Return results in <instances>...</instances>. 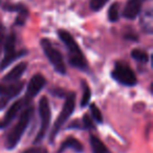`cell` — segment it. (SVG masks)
Wrapping results in <instances>:
<instances>
[{
	"label": "cell",
	"mask_w": 153,
	"mask_h": 153,
	"mask_svg": "<svg viewBox=\"0 0 153 153\" xmlns=\"http://www.w3.org/2000/svg\"><path fill=\"white\" fill-rule=\"evenodd\" d=\"M90 146L92 153H111L105 144L96 135H90Z\"/></svg>",
	"instance_id": "obj_14"
},
{
	"label": "cell",
	"mask_w": 153,
	"mask_h": 153,
	"mask_svg": "<svg viewBox=\"0 0 153 153\" xmlns=\"http://www.w3.org/2000/svg\"><path fill=\"white\" fill-rule=\"evenodd\" d=\"M3 9L9 12H18L19 13V12H21L22 10L26 9V7L22 4H4Z\"/></svg>",
	"instance_id": "obj_22"
},
{
	"label": "cell",
	"mask_w": 153,
	"mask_h": 153,
	"mask_svg": "<svg viewBox=\"0 0 153 153\" xmlns=\"http://www.w3.org/2000/svg\"><path fill=\"white\" fill-rule=\"evenodd\" d=\"M47 149L45 147H41V146H35L32 147V148L27 149V150L23 151L22 153H47Z\"/></svg>",
	"instance_id": "obj_24"
},
{
	"label": "cell",
	"mask_w": 153,
	"mask_h": 153,
	"mask_svg": "<svg viewBox=\"0 0 153 153\" xmlns=\"http://www.w3.org/2000/svg\"><path fill=\"white\" fill-rule=\"evenodd\" d=\"M39 114H40V129H39L38 133H37L36 137L34 140V144H39L43 140L45 137V134L47 132V129L49 127V123H51V107H49V103L47 98L42 97L39 101Z\"/></svg>",
	"instance_id": "obj_4"
},
{
	"label": "cell",
	"mask_w": 153,
	"mask_h": 153,
	"mask_svg": "<svg viewBox=\"0 0 153 153\" xmlns=\"http://www.w3.org/2000/svg\"><path fill=\"white\" fill-rule=\"evenodd\" d=\"M82 88H83V96H82L81 100V107H85L86 105H88L91 98V91L90 88L88 86V84L85 81H82Z\"/></svg>",
	"instance_id": "obj_16"
},
{
	"label": "cell",
	"mask_w": 153,
	"mask_h": 153,
	"mask_svg": "<svg viewBox=\"0 0 153 153\" xmlns=\"http://www.w3.org/2000/svg\"><path fill=\"white\" fill-rule=\"evenodd\" d=\"M131 57L134 60H136L138 62H142V63H146L149 60L148 53L145 51H142V49H133L131 51Z\"/></svg>",
	"instance_id": "obj_17"
},
{
	"label": "cell",
	"mask_w": 153,
	"mask_h": 153,
	"mask_svg": "<svg viewBox=\"0 0 153 153\" xmlns=\"http://www.w3.org/2000/svg\"><path fill=\"white\" fill-rule=\"evenodd\" d=\"M142 9V0H128L124 9L123 16L127 19L133 20L138 16Z\"/></svg>",
	"instance_id": "obj_12"
},
{
	"label": "cell",
	"mask_w": 153,
	"mask_h": 153,
	"mask_svg": "<svg viewBox=\"0 0 153 153\" xmlns=\"http://www.w3.org/2000/svg\"><path fill=\"white\" fill-rule=\"evenodd\" d=\"M66 149H71L74 152H78V153H81L84 151V147H83V145H82V143L80 142L79 140L72 137V136L67 137L62 143L61 147H60V149H59V153L64 152Z\"/></svg>",
	"instance_id": "obj_13"
},
{
	"label": "cell",
	"mask_w": 153,
	"mask_h": 153,
	"mask_svg": "<svg viewBox=\"0 0 153 153\" xmlns=\"http://www.w3.org/2000/svg\"><path fill=\"white\" fill-rule=\"evenodd\" d=\"M83 128L84 129H92V128H94V122H92V120L90 119V117L89 115H87V114H85L83 117Z\"/></svg>",
	"instance_id": "obj_23"
},
{
	"label": "cell",
	"mask_w": 153,
	"mask_h": 153,
	"mask_svg": "<svg viewBox=\"0 0 153 153\" xmlns=\"http://www.w3.org/2000/svg\"><path fill=\"white\" fill-rule=\"evenodd\" d=\"M24 87V82H13L7 84H0V98L12 99L14 97H17Z\"/></svg>",
	"instance_id": "obj_10"
},
{
	"label": "cell",
	"mask_w": 153,
	"mask_h": 153,
	"mask_svg": "<svg viewBox=\"0 0 153 153\" xmlns=\"http://www.w3.org/2000/svg\"><path fill=\"white\" fill-rule=\"evenodd\" d=\"M119 4L117 2L112 3L108 10V19L111 22H117L119 20Z\"/></svg>",
	"instance_id": "obj_18"
},
{
	"label": "cell",
	"mask_w": 153,
	"mask_h": 153,
	"mask_svg": "<svg viewBox=\"0 0 153 153\" xmlns=\"http://www.w3.org/2000/svg\"><path fill=\"white\" fill-rule=\"evenodd\" d=\"M33 113H34V108L33 107H26L21 112L17 124L12 128V130L9 132L7 138H5V147H7V149L12 150L18 145L22 135L25 132L28 124H30Z\"/></svg>",
	"instance_id": "obj_2"
},
{
	"label": "cell",
	"mask_w": 153,
	"mask_h": 153,
	"mask_svg": "<svg viewBox=\"0 0 153 153\" xmlns=\"http://www.w3.org/2000/svg\"><path fill=\"white\" fill-rule=\"evenodd\" d=\"M58 35H59V38L63 41L65 46L67 47L70 65L81 70L87 69V62L85 60V57H84L80 46L76 44L74 37L65 30H59Z\"/></svg>",
	"instance_id": "obj_1"
},
{
	"label": "cell",
	"mask_w": 153,
	"mask_h": 153,
	"mask_svg": "<svg viewBox=\"0 0 153 153\" xmlns=\"http://www.w3.org/2000/svg\"><path fill=\"white\" fill-rule=\"evenodd\" d=\"M15 43H16V36L14 34L10 35L7 38V40L4 41V56H3L2 61L0 62V70L5 69L15 60L26 55V51H16Z\"/></svg>",
	"instance_id": "obj_7"
},
{
	"label": "cell",
	"mask_w": 153,
	"mask_h": 153,
	"mask_svg": "<svg viewBox=\"0 0 153 153\" xmlns=\"http://www.w3.org/2000/svg\"><path fill=\"white\" fill-rule=\"evenodd\" d=\"M45 82H46V80H45V78L42 74H35L30 79V83L27 85V88H26L25 98L30 101L34 97H36L41 91V89L44 87Z\"/></svg>",
	"instance_id": "obj_9"
},
{
	"label": "cell",
	"mask_w": 153,
	"mask_h": 153,
	"mask_svg": "<svg viewBox=\"0 0 153 153\" xmlns=\"http://www.w3.org/2000/svg\"><path fill=\"white\" fill-rule=\"evenodd\" d=\"M111 76L113 80L125 86H134L137 82L135 74L130 68L129 65L123 62H117L113 70L111 71Z\"/></svg>",
	"instance_id": "obj_5"
},
{
	"label": "cell",
	"mask_w": 153,
	"mask_h": 153,
	"mask_svg": "<svg viewBox=\"0 0 153 153\" xmlns=\"http://www.w3.org/2000/svg\"><path fill=\"white\" fill-rule=\"evenodd\" d=\"M41 46H42L43 51L46 55V57L48 58L49 62L53 66L56 71L59 72L60 74H65L66 66L64 64L63 58H62V55L60 53V51L58 49H56L47 39H42L41 40Z\"/></svg>",
	"instance_id": "obj_6"
},
{
	"label": "cell",
	"mask_w": 153,
	"mask_h": 153,
	"mask_svg": "<svg viewBox=\"0 0 153 153\" xmlns=\"http://www.w3.org/2000/svg\"><path fill=\"white\" fill-rule=\"evenodd\" d=\"M107 1H108V0H91V1H90V7H91L92 11L98 12L106 4Z\"/></svg>",
	"instance_id": "obj_21"
},
{
	"label": "cell",
	"mask_w": 153,
	"mask_h": 153,
	"mask_svg": "<svg viewBox=\"0 0 153 153\" xmlns=\"http://www.w3.org/2000/svg\"><path fill=\"white\" fill-rule=\"evenodd\" d=\"M51 94H53L55 96L59 97V98L64 97V91L62 89H53V90H51Z\"/></svg>",
	"instance_id": "obj_26"
},
{
	"label": "cell",
	"mask_w": 153,
	"mask_h": 153,
	"mask_svg": "<svg viewBox=\"0 0 153 153\" xmlns=\"http://www.w3.org/2000/svg\"><path fill=\"white\" fill-rule=\"evenodd\" d=\"M4 43V35H3V30L0 27V44Z\"/></svg>",
	"instance_id": "obj_27"
},
{
	"label": "cell",
	"mask_w": 153,
	"mask_h": 153,
	"mask_svg": "<svg viewBox=\"0 0 153 153\" xmlns=\"http://www.w3.org/2000/svg\"><path fill=\"white\" fill-rule=\"evenodd\" d=\"M140 25L145 32L151 34L152 32V12L150 10L143 14L142 18H140Z\"/></svg>",
	"instance_id": "obj_15"
},
{
	"label": "cell",
	"mask_w": 153,
	"mask_h": 153,
	"mask_svg": "<svg viewBox=\"0 0 153 153\" xmlns=\"http://www.w3.org/2000/svg\"><path fill=\"white\" fill-rule=\"evenodd\" d=\"M9 99L7 98H1L0 99V111L2 110L3 108H5V106L7 105V103H9Z\"/></svg>",
	"instance_id": "obj_25"
},
{
	"label": "cell",
	"mask_w": 153,
	"mask_h": 153,
	"mask_svg": "<svg viewBox=\"0 0 153 153\" xmlns=\"http://www.w3.org/2000/svg\"><path fill=\"white\" fill-rule=\"evenodd\" d=\"M28 103H30V100H27L25 97H24L23 99H21V100L16 101V102L9 108V110L7 111V113L4 114L3 119L0 121V129H5L7 126L11 125V123L18 115V113L22 110V108L27 106Z\"/></svg>",
	"instance_id": "obj_8"
},
{
	"label": "cell",
	"mask_w": 153,
	"mask_h": 153,
	"mask_svg": "<svg viewBox=\"0 0 153 153\" xmlns=\"http://www.w3.org/2000/svg\"><path fill=\"white\" fill-rule=\"evenodd\" d=\"M90 112H91L92 117H94V120L97 122V123H99V124L103 123L102 112H101V110L98 108V106H97L96 104H91V105H90Z\"/></svg>",
	"instance_id": "obj_19"
},
{
	"label": "cell",
	"mask_w": 153,
	"mask_h": 153,
	"mask_svg": "<svg viewBox=\"0 0 153 153\" xmlns=\"http://www.w3.org/2000/svg\"><path fill=\"white\" fill-rule=\"evenodd\" d=\"M74 106H76V94L71 92V94H69L66 97L63 108H62L61 112L58 115L57 120H56L55 124H53V126L51 135H49V142L51 143H53V140H55L56 136L59 133L61 128L63 127L64 124L67 122L69 117L72 114V112H74Z\"/></svg>",
	"instance_id": "obj_3"
},
{
	"label": "cell",
	"mask_w": 153,
	"mask_h": 153,
	"mask_svg": "<svg viewBox=\"0 0 153 153\" xmlns=\"http://www.w3.org/2000/svg\"><path fill=\"white\" fill-rule=\"evenodd\" d=\"M26 68H27V64L25 62H21V63L17 64L14 66L4 76H3L2 81L4 83H13V82H17L18 80L22 76V74L25 72Z\"/></svg>",
	"instance_id": "obj_11"
},
{
	"label": "cell",
	"mask_w": 153,
	"mask_h": 153,
	"mask_svg": "<svg viewBox=\"0 0 153 153\" xmlns=\"http://www.w3.org/2000/svg\"><path fill=\"white\" fill-rule=\"evenodd\" d=\"M27 14H28V12L26 9H24V10H22L21 12H19L17 18H16L15 24H17V25H23V24L25 23L26 19H27Z\"/></svg>",
	"instance_id": "obj_20"
}]
</instances>
